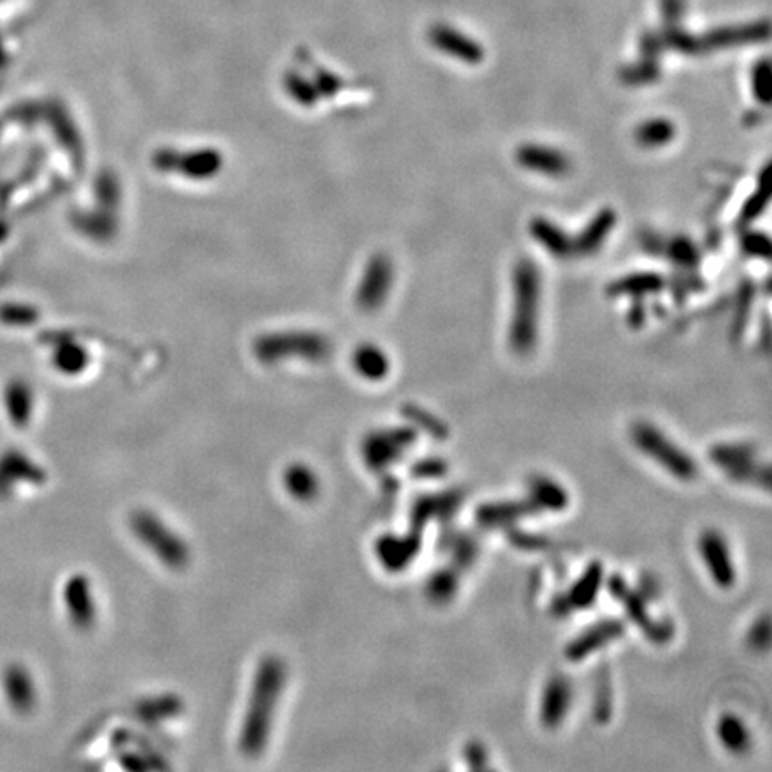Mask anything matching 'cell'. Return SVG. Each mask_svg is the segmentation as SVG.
Wrapping results in <instances>:
<instances>
[{
	"label": "cell",
	"mask_w": 772,
	"mask_h": 772,
	"mask_svg": "<svg viewBox=\"0 0 772 772\" xmlns=\"http://www.w3.org/2000/svg\"><path fill=\"white\" fill-rule=\"evenodd\" d=\"M284 683V662L279 656H265L256 667L240 727L238 744L243 755L260 757L267 749Z\"/></svg>",
	"instance_id": "obj_1"
},
{
	"label": "cell",
	"mask_w": 772,
	"mask_h": 772,
	"mask_svg": "<svg viewBox=\"0 0 772 772\" xmlns=\"http://www.w3.org/2000/svg\"><path fill=\"white\" fill-rule=\"evenodd\" d=\"M513 312L510 320L508 342L513 353L531 355L539 340L540 273L535 262L522 258L513 267Z\"/></svg>",
	"instance_id": "obj_2"
},
{
	"label": "cell",
	"mask_w": 772,
	"mask_h": 772,
	"mask_svg": "<svg viewBox=\"0 0 772 772\" xmlns=\"http://www.w3.org/2000/svg\"><path fill=\"white\" fill-rule=\"evenodd\" d=\"M632 442L640 455L656 463L674 479L688 483L699 476V467L694 456L669 438L658 426L647 420H638L632 427Z\"/></svg>",
	"instance_id": "obj_3"
},
{
	"label": "cell",
	"mask_w": 772,
	"mask_h": 772,
	"mask_svg": "<svg viewBox=\"0 0 772 772\" xmlns=\"http://www.w3.org/2000/svg\"><path fill=\"white\" fill-rule=\"evenodd\" d=\"M131 531L138 542L169 569H184L190 561V545L160 515L138 510L131 515Z\"/></svg>",
	"instance_id": "obj_4"
},
{
	"label": "cell",
	"mask_w": 772,
	"mask_h": 772,
	"mask_svg": "<svg viewBox=\"0 0 772 772\" xmlns=\"http://www.w3.org/2000/svg\"><path fill=\"white\" fill-rule=\"evenodd\" d=\"M610 595L623 606L628 619L654 645H664L674 636V623L669 619H653L649 612V601L632 587L624 576L613 574L606 582Z\"/></svg>",
	"instance_id": "obj_5"
},
{
	"label": "cell",
	"mask_w": 772,
	"mask_h": 772,
	"mask_svg": "<svg viewBox=\"0 0 772 772\" xmlns=\"http://www.w3.org/2000/svg\"><path fill=\"white\" fill-rule=\"evenodd\" d=\"M417 431L407 427L377 429L365 437L362 456L365 465L374 472L388 470L392 465L401 461L417 440Z\"/></svg>",
	"instance_id": "obj_6"
},
{
	"label": "cell",
	"mask_w": 772,
	"mask_h": 772,
	"mask_svg": "<svg viewBox=\"0 0 772 772\" xmlns=\"http://www.w3.org/2000/svg\"><path fill=\"white\" fill-rule=\"evenodd\" d=\"M697 552L706 574L717 589L731 591L736 585V565L733 560V551L721 530H703L697 537Z\"/></svg>",
	"instance_id": "obj_7"
},
{
	"label": "cell",
	"mask_w": 772,
	"mask_h": 772,
	"mask_svg": "<svg viewBox=\"0 0 772 772\" xmlns=\"http://www.w3.org/2000/svg\"><path fill=\"white\" fill-rule=\"evenodd\" d=\"M46 468L20 449H5L0 455V499L11 498L16 490L46 483Z\"/></svg>",
	"instance_id": "obj_8"
},
{
	"label": "cell",
	"mask_w": 772,
	"mask_h": 772,
	"mask_svg": "<svg viewBox=\"0 0 772 772\" xmlns=\"http://www.w3.org/2000/svg\"><path fill=\"white\" fill-rule=\"evenodd\" d=\"M626 633V624L621 619L606 617L592 623L574 636L565 647V658L571 664H582L592 654L606 649L610 643L621 640Z\"/></svg>",
	"instance_id": "obj_9"
},
{
	"label": "cell",
	"mask_w": 772,
	"mask_h": 772,
	"mask_svg": "<svg viewBox=\"0 0 772 772\" xmlns=\"http://www.w3.org/2000/svg\"><path fill=\"white\" fill-rule=\"evenodd\" d=\"M604 585V565L601 561H591L585 571L574 580L561 597L552 601V613L556 617H565L571 612L589 610Z\"/></svg>",
	"instance_id": "obj_10"
},
{
	"label": "cell",
	"mask_w": 772,
	"mask_h": 772,
	"mask_svg": "<svg viewBox=\"0 0 772 772\" xmlns=\"http://www.w3.org/2000/svg\"><path fill=\"white\" fill-rule=\"evenodd\" d=\"M422 549V539L418 530H409L408 533H385L374 545V552L381 567L390 574L405 572L417 560Z\"/></svg>",
	"instance_id": "obj_11"
},
{
	"label": "cell",
	"mask_w": 772,
	"mask_h": 772,
	"mask_svg": "<svg viewBox=\"0 0 772 772\" xmlns=\"http://www.w3.org/2000/svg\"><path fill=\"white\" fill-rule=\"evenodd\" d=\"M2 694L7 706L20 714H31L38 705V685L33 673L22 664H9L0 676Z\"/></svg>",
	"instance_id": "obj_12"
},
{
	"label": "cell",
	"mask_w": 772,
	"mask_h": 772,
	"mask_svg": "<svg viewBox=\"0 0 772 772\" xmlns=\"http://www.w3.org/2000/svg\"><path fill=\"white\" fill-rule=\"evenodd\" d=\"M769 20H757L749 24H738V26H726L717 27L708 33H705L699 38V50H725V48H736V46H755L769 40Z\"/></svg>",
	"instance_id": "obj_13"
},
{
	"label": "cell",
	"mask_w": 772,
	"mask_h": 772,
	"mask_svg": "<svg viewBox=\"0 0 772 772\" xmlns=\"http://www.w3.org/2000/svg\"><path fill=\"white\" fill-rule=\"evenodd\" d=\"M465 502V492L459 489L426 494L413 500L411 504V528L422 531L427 522H449L461 510Z\"/></svg>",
	"instance_id": "obj_14"
},
{
	"label": "cell",
	"mask_w": 772,
	"mask_h": 772,
	"mask_svg": "<svg viewBox=\"0 0 772 772\" xmlns=\"http://www.w3.org/2000/svg\"><path fill=\"white\" fill-rule=\"evenodd\" d=\"M574 705V685L563 676L554 674L545 682L539 703V719L545 729H556L565 723Z\"/></svg>",
	"instance_id": "obj_15"
},
{
	"label": "cell",
	"mask_w": 772,
	"mask_h": 772,
	"mask_svg": "<svg viewBox=\"0 0 772 772\" xmlns=\"http://www.w3.org/2000/svg\"><path fill=\"white\" fill-rule=\"evenodd\" d=\"M63 606L67 617L77 630H88L97 621V602L90 578L85 574L70 576L63 585Z\"/></svg>",
	"instance_id": "obj_16"
},
{
	"label": "cell",
	"mask_w": 772,
	"mask_h": 772,
	"mask_svg": "<svg viewBox=\"0 0 772 772\" xmlns=\"http://www.w3.org/2000/svg\"><path fill=\"white\" fill-rule=\"evenodd\" d=\"M429 44L442 54L451 56L465 65H479L485 59V48L465 33L448 24H435L427 33Z\"/></svg>",
	"instance_id": "obj_17"
},
{
	"label": "cell",
	"mask_w": 772,
	"mask_h": 772,
	"mask_svg": "<svg viewBox=\"0 0 772 772\" xmlns=\"http://www.w3.org/2000/svg\"><path fill=\"white\" fill-rule=\"evenodd\" d=\"M537 511L526 499L490 500L481 504L476 510V522L479 528L494 531V530H510L517 526L520 520L528 517H535Z\"/></svg>",
	"instance_id": "obj_18"
},
{
	"label": "cell",
	"mask_w": 772,
	"mask_h": 772,
	"mask_svg": "<svg viewBox=\"0 0 772 772\" xmlns=\"http://www.w3.org/2000/svg\"><path fill=\"white\" fill-rule=\"evenodd\" d=\"M515 158L522 169L547 178H563L571 172L569 156L547 145L524 143L517 149Z\"/></svg>",
	"instance_id": "obj_19"
},
{
	"label": "cell",
	"mask_w": 772,
	"mask_h": 772,
	"mask_svg": "<svg viewBox=\"0 0 772 772\" xmlns=\"http://www.w3.org/2000/svg\"><path fill=\"white\" fill-rule=\"evenodd\" d=\"M526 499L539 513H561L569 508L571 496L567 489L547 474H533L528 479Z\"/></svg>",
	"instance_id": "obj_20"
},
{
	"label": "cell",
	"mask_w": 772,
	"mask_h": 772,
	"mask_svg": "<svg viewBox=\"0 0 772 772\" xmlns=\"http://www.w3.org/2000/svg\"><path fill=\"white\" fill-rule=\"evenodd\" d=\"M392 277L394 269L388 258L376 256L370 260L360 290V304L365 310H376L383 304L385 297L390 292Z\"/></svg>",
	"instance_id": "obj_21"
},
{
	"label": "cell",
	"mask_w": 772,
	"mask_h": 772,
	"mask_svg": "<svg viewBox=\"0 0 772 772\" xmlns=\"http://www.w3.org/2000/svg\"><path fill=\"white\" fill-rule=\"evenodd\" d=\"M2 403L7 420L15 427H26L35 413V394L31 385H27L22 379H11L4 392H2Z\"/></svg>",
	"instance_id": "obj_22"
},
{
	"label": "cell",
	"mask_w": 772,
	"mask_h": 772,
	"mask_svg": "<svg viewBox=\"0 0 772 772\" xmlns=\"http://www.w3.org/2000/svg\"><path fill=\"white\" fill-rule=\"evenodd\" d=\"M283 487L288 492V496L297 502H312L317 499L322 490L317 470L303 461L292 463L284 468Z\"/></svg>",
	"instance_id": "obj_23"
},
{
	"label": "cell",
	"mask_w": 772,
	"mask_h": 772,
	"mask_svg": "<svg viewBox=\"0 0 772 772\" xmlns=\"http://www.w3.org/2000/svg\"><path fill=\"white\" fill-rule=\"evenodd\" d=\"M715 736L721 747L733 755L742 757L753 747V733L746 721L736 714H723L715 725Z\"/></svg>",
	"instance_id": "obj_24"
},
{
	"label": "cell",
	"mask_w": 772,
	"mask_h": 772,
	"mask_svg": "<svg viewBox=\"0 0 772 772\" xmlns=\"http://www.w3.org/2000/svg\"><path fill=\"white\" fill-rule=\"evenodd\" d=\"M615 224H617V213L613 210L604 208L597 211L595 217L589 222V226L583 229L574 240V254L591 256L593 252H597L615 228Z\"/></svg>",
	"instance_id": "obj_25"
},
{
	"label": "cell",
	"mask_w": 772,
	"mask_h": 772,
	"mask_svg": "<svg viewBox=\"0 0 772 772\" xmlns=\"http://www.w3.org/2000/svg\"><path fill=\"white\" fill-rule=\"evenodd\" d=\"M531 236L556 260H567L574 254V240L554 222L544 217H537L530 226Z\"/></svg>",
	"instance_id": "obj_26"
},
{
	"label": "cell",
	"mask_w": 772,
	"mask_h": 772,
	"mask_svg": "<svg viewBox=\"0 0 772 772\" xmlns=\"http://www.w3.org/2000/svg\"><path fill=\"white\" fill-rule=\"evenodd\" d=\"M459 572L461 571H458L455 565L433 571L424 583V593L427 601L435 606L451 604L459 591Z\"/></svg>",
	"instance_id": "obj_27"
},
{
	"label": "cell",
	"mask_w": 772,
	"mask_h": 772,
	"mask_svg": "<svg viewBox=\"0 0 772 772\" xmlns=\"http://www.w3.org/2000/svg\"><path fill=\"white\" fill-rule=\"evenodd\" d=\"M665 286V281L662 275L654 273H628L617 281H613L608 286V295L612 297H643L649 293H656Z\"/></svg>",
	"instance_id": "obj_28"
},
{
	"label": "cell",
	"mask_w": 772,
	"mask_h": 772,
	"mask_svg": "<svg viewBox=\"0 0 772 772\" xmlns=\"http://www.w3.org/2000/svg\"><path fill=\"white\" fill-rule=\"evenodd\" d=\"M758 449L755 444L751 442H725V444H715L710 451L708 458L710 461L719 467L725 474L757 459Z\"/></svg>",
	"instance_id": "obj_29"
},
{
	"label": "cell",
	"mask_w": 772,
	"mask_h": 772,
	"mask_svg": "<svg viewBox=\"0 0 772 772\" xmlns=\"http://www.w3.org/2000/svg\"><path fill=\"white\" fill-rule=\"evenodd\" d=\"M353 365L356 374L366 381H381L390 372L388 356L376 345H362L353 355Z\"/></svg>",
	"instance_id": "obj_30"
},
{
	"label": "cell",
	"mask_w": 772,
	"mask_h": 772,
	"mask_svg": "<svg viewBox=\"0 0 772 772\" xmlns=\"http://www.w3.org/2000/svg\"><path fill=\"white\" fill-rule=\"evenodd\" d=\"M676 138V126L669 118L658 117L642 122L635 129V141L643 149H662Z\"/></svg>",
	"instance_id": "obj_31"
},
{
	"label": "cell",
	"mask_w": 772,
	"mask_h": 772,
	"mask_svg": "<svg viewBox=\"0 0 772 772\" xmlns=\"http://www.w3.org/2000/svg\"><path fill=\"white\" fill-rule=\"evenodd\" d=\"M403 413H405V418L408 420L409 426L417 433L422 431V433H426V435H429L431 438H437V440H446L451 433L449 426L442 418H438L435 413H431L422 407L407 405L403 408Z\"/></svg>",
	"instance_id": "obj_32"
},
{
	"label": "cell",
	"mask_w": 772,
	"mask_h": 772,
	"mask_svg": "<svg viewBox=\"0 0 772 772\" xmlns=\"http://www.w3.org/2000/svg\"><path fill=\"white\" fill-rule=\"evenodd\" d=\"M442 545H444V551L451 554L453 565L458 571L468 569L478 560V554H479L478 540L474 537L467 535V533H461V531L446 535L444 540H442Z\"/></svg>",
	"instance_id": "obj_33"
},
{
	"label": "cell",
	"mask_w": 772,
	"mask_h": 772,
	"mask_svg": "<svg viewBox=\"0 0 772 772\" xmlns=\"http://www.w3.org/2000/svg\"><path fill=\"white\" fill-rule=\"evenodd\" d=\"M769 199H771V172H769V165H766V169L760 174V184H758L757 191L751 193L749 199L746 201V204L742 206L738 224L747 226L753 221H757L764 213V210L767 208Z\"/></svg>",
	"instance_id": "obj_34"
},
{
	"label": "cell",
	"mask_w": 772,
	"mask_h": 772,
	"mask_svg": "<svg viewBox=\"0 0 772 772\" xmlns=\"http://www.w3.org/2000/svg\"><path fill=\"white\" fill-rule=\"evenodd\" d=\"M658 77H660L658 59H651V57H640V61H636L633 65H628L621 70L623 83H626L630 87L651 85Z\"/></svg>",
	"instance_id": "obj_35"
},
{
	"label": "cell",
	"mask_w": 772,
	"mask_h": 772,
	"mask_svg": "<svg viewBox=\"0 0 772 772\" xmlns=\"http://www.w3.org/2000/svg\"><path fill=\"white\" fill-rule=\"evenodd\" d=\"M751 90L755 98L764 104L769 106L772 98V68L769 57H764L760 61L755 63L753 70H751Z\"/></svg>",
	"instance_id": "obj_36"
},
{
	"label": "cell",
	"mask_w": 772,
	"mask_h": 772,
	"mask_svg": "<svg viewBox=\"0 0 772 772\" xmlns=\"http://www.w3.org/2000/svg\"><path fill=\"white\" fill-rule=\"evenodd\" d=\"M448 472L449 463L446 458L440 456H424L417 459L409 468V474L417 479H442L448 476Z\"/></svg>",
	"instance_id": "obj_37"
},
{
	"label": "cell",
	"mask_w": 772,
	"mask_h": 772,
	"mask_svg": "<svg viewBox=\"0 0 772 772\" xmlns=\"http://www.w3.org/2000/svg\"><path fill=\"white\" fill-rule=\"evenodd\" d=\"M669 258L683 269H694L699 265L701 254L690 238L678 236L669 243Z\"/></svg>",
	"instance_id": "obj_38"
},
{
	"label": "cell",
	"mask_w": 772,
	"mask_h": 772,
	"mask_svg": "<svg viewBox=\"0 0 772 772\" xmlns=\"http://www.w3.org/2000/svg\"><path fill=\"white\" fill-rule=\"evenodd\" d=\"M662 42L665 48H673L676 52L682 54H697L699 50V38H695L694 35L683 31L678 26H667L664 33H660Z\"/></svg>",
	"instance_id": "obj_39"
},
{
	"label": "cell",
	"mask_w": 772,
	"mask_h": 772,
	"mask_svg": "<svg viewBox=\"0 0 772 772\" xmlns=\"http://www.w3.org/2000/svg\"><path fill=\"white\" fill-rule=\"evenodd\" d=\"M740 249L751 258L769 260L771 258V240L766 232L746 231L740 238Z\"/></svg>",
	"instance_id": "obj_40"
},
{
	"label": "cell",
	"mask_w": 772,
	"mask_h": 772,
	"mask_svg": "<svg viewBox=\"0 0 772 772\" xmlns=\"http://www.w3.org/2000/svg\"><path fill=\"white\" fill-rule=\"evenodd\" d=\"M746 640L747 645L757 653H766L771 647V619L767 613H762V617L751 624Z\"/></svg>",
	"instance_id": "obj_41"
},
{
	"label": "cell",
	"mask_w": 772,
	"mask_h": 772,
	"mask_svg": "<svg viewBox=\"0 0 772 772\" xmlns=\"http://www.w3.org/2000/svg\"><path fill=\"white\" fill-rule=\"evenodd\" d=\"M506 531H508V542L513 545V547L520 549V551L537 552V551H547V549H551V545H552V542H551L547 537L535 535V533L520 531V530H517L515 526H513V528H510V530H506Z\"/></svg>",
	"instance_id": "obj_42"
},
{
	"label": "cell",
	"mask_w": 772,
	"mask_h": 772,
	"mask_svg": "<svg viewBox=\"0 0 772 772\" xmlns=\"http://www.w3.org/2000/svg\"><path fill=\"white\" fill-rule=\"evenodd\" d=\"M463 760L467 764L468 769L474 771H483V769H490V757H489V749L483 742L479 740H470L467 742L465 749H463Z\"/></svg>",
	"instance_id": "obj_43"
},
{
	"label": "cell",
	"mask_w": 772,
	"mask_h": 772,
	"mask_svg": "<svg viewBox=\"0 0 772 772\" xmlns=\"http://www.w3.org/2000/svg\"><path fill=\"white\" fill-rule=\"evenodd\" d=\"M662 50H665L662 36L658 33L647 31L640 36V54L642 57H651V59H658V56L662 54Z\"/></svg>",
	"instance_id": "obj_44"
},
{
	"label": "cell",
	"mask_w": 772,
	"mask_h": 772,
	"mask_svg": "<svg viewBox=\"0 0 772 772\" xmlns=\"http://www.w3.org/2000/svg\"><path fill=\"white\" fill-rule=\"evenodd\" d=\"M660 7L665 26H678L682 22L686 4L685 0H660Z\"/></svg>",
	"instance_id": "obj_45"
},
{
	"label": "cell",
	"mask_w": 772,
	"mask_h": 772,
	"mask_svg": "<svg viewBox=\"0 0 772 772\" xmlns=\"http://www.w3.org/2000/svg\"><path fill=\"white\" fill-rule=\"evenodd\" d=\"M632 315H630V322L633 324V325H638V324H642L643 322V306L642 304H635V308L630 312Z\"/></svg>",
	"instance_id": "obj_46"
}]
</instances>
